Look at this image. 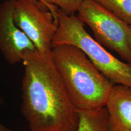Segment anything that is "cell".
Listing matches in <instances>:
<instances>
[{
	"instance_id": "277c9868",
	"label": "cell",
	"mask_w": 131,
	"mask_h": 131,
	"mask_svg": "<svg viewBox=\"0 0 131 131\" xmlns=\"http://www.w3.org/2000/svg\"><path fill=\"white\" fill-rule=\"evenodd\" d=\"M77 13L78 18L92 30L96 41L131 64V49L127 40L128 24L94 0H84Z\"/></svg>"
},
{
	"instance_id": "6da1fadb",
	"label": "cell",
	"mask_w": 131,
	"mask_h": 131,
	"mask_svg": "<svg viewBox=\"0 0 131 131\" xmlns=\"http://www.w3.org/2000/svg\"><path fill=\"white\" fill-rule=\"evenodd\" d=\"M22 63L21 110L30 131L77 130L79 111L55 68L51 52H29Z\"/></svg>"
},
{
	"instance_id": "7a4b0ae2",
	"label": "cell",
	"mask_w": 131,
	"mask_h": 131,
	"mask_svg": "<svg viewBox=\"0 0 131 131\" xmlns=\"http://www.w3.org/2000/svg\"><path fill=\"white\" fill-rule=\"evenodd\" d=\"M51 56L69 96L78 111L105 107L114 84L77 47H52Z\"/></svg>"
},
{
	"instance_id": "5b68a950",
	"label": "cell",
	"mask_w": 131,
	"mask_h": 131,
	"mask_svg": "<svg viewBox=\"0 0 131 131\" xmlns=\"http://www.w3.org/2000/svg\"><path fill=\"white\" fill-rule=\"evenodd\" d=\"M15 23L38 52L49 53L58 27V18L49 8L39 1L15 0Z\"/></svg>"
},
{
	"instance_id": "5bb4252c",
	"label": "cell",
	"mask_w": 131,
	"mask_h": 131,
	"mask_svg": "<svg viewBox=\"0 0 131 131\" xmlns=\"http://www.w3.org/2000/svg\"><path fill=\"white\" fill-rule=\"evenodd\" d=\"M31 1H40V2H41V3H43V4H45V3L43 2V1H42V0H31Z\"/></svg>"
},
{
	"instance_id": "52a82bcc",
	"label": "cell",
	"mask_w": 131,
	"mask_h": 131,
	"mask_svg": "<svg viewBox=\"0 0 131 131\" xmlns=\"http://www.w3.org/2000/svg\"><path fill=\"white\" fill-rule=\"evenodd\" d=\"M105 107L109 131H131V88L114 84Z\"/></svg>"
},
{
	"instance_id": "8992f818",
	"label": "cell",
	"mask_w": 131,
	"mask_h": 131,
	"mask_svg": "<svg viewBox=\"0 0 131 131\" xmlns=\"http://www.w3.org/2000/svg\"><path fill=\"white\" fill-rule=\"evenodd\" d=\"M15 1L6 0L0 4V52L12 65L22 63L26 53L37 50L30 39L15 23Z\"/></svg>"
},
{
	"instance_id": "4fadbf2b",
	"label": "cell",
	"mask_w": 131,
	"mask_h": 131,
	"mask_svg": "<svg viewBox=\"0 0 131 131\" xmlns=\"http://www.w3.org/2000/svg\"><path fill=\"white\" fill-rule=\"evenodd\" d=\"M0 67H1V63H0ZM4 99H3V98L1 96V94H0V106L4 104Z\"/></svg>"
},
{
	"instance_id": "8fae6325",
	"label": "cell",
	"mask_w": 131,
	"mask_h": 131,
	"mask_svg": "<svg viewBox=\"0 0 131 131\" xmlns=\"http://www.w3.org/2000/svg\"><path fill=\"white\" fill-rule=\"evenodd\" d=\"M127 40H128V43L129 47L131 49V24H128L127 28Z\"/></svg>"
},
{
	"instance_id": "7c38bea8",
	"label": "cell",
	"mask_w": 131,
	"mask_h": 131,
	"mask_svg": "<svg viewBox=\"0 0 131 131\" xmlns=\"http://www.w3.org/2000/svg\"><path fill=\"white\" fill-rule=\"evenodd\" d=\"M0 131H12L10 129L8 128L4 124H3L1 123H0Z\"/></svg>"
},
{
	"instance_id": "30bf717a",
	"label": "cell",
	"mask_w": 131,
	"mask_h": 131,
	"mask_svg": "<svg viewBox=\"0 0 131 131\" xmlns=\"http://www.w3.org/2000/svg\"><path fill=\"white\" fill-rule=\"evenodd\" d=\"M50 10L57 16L58 9L61 10L67 15H72L77 12L84 0H42Z\"/></svg>"
},
{
	"instance_id": "3957f363",
	"label": "cell",
	"mask_w": 131,
	"mask_h": 131,
	"mask_svg": "<svg viewBox=\"0 0 131 131\" xmlns=\"http://www.w3.org/2000/svg\"><path fill=\"white\" fill-rule=\"evenodd\" d=\"M57 18L52 47L61 45L77 47L113 84L131 88V64L119 60L93 38L75 14L67 15L58 9Z\"/></svg>"
},
{
	"instance_id": "9c48e42d",
	"label": "cell",
	"mask_w": 131,
	"mask_h": 131,
	"mask_svg": "<svg viewBox=\"0 0 131 131\" xmlns=\"http://www.w3.org/2000/svg\"><path fill=\"white\" fill-rule=\"evenodd\" d=\"M128 24H131V0H94Z\"/></svg>"
},
{
	"instance_id": "ba28073f",
	"label": "cell",
	"mask_w": 131,
	"mask_h": 131,
	"mask_svg": "<svg viewBox=\"0 0 131 131\" xmlns=\"http://www.w3.org/2000/svg\"><path fill=\"white\" fill-rule=\"evenodd\" d=\"M78 111L79 122L77 131H109L106 107Z\"/></svg>"
}]
</instances>
